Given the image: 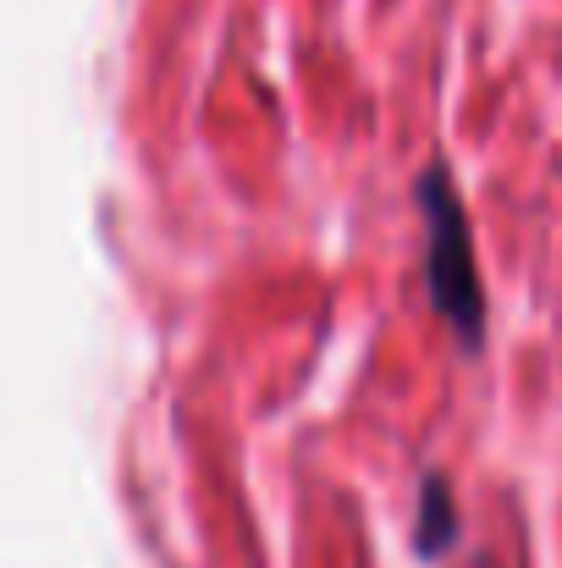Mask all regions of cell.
I'll use <instances>...</instances> for the list:
<instances>
[{
    "label": "cell",
    "mask_w": 562,
    "mask_h": 568,
    "mask_svg": "<svg viewBox=\"0 0 562 568\" xmlns=\"http://www.w3.org/2000/svg\"><path fill=\"white\" fill-rule=\"evenodd\" d=\"M413 193H419V210H425V282H430V298H436L441 321L452 326L458 348L480 354V343H486V287H480V271H474V237H469L463 199H458L441 161L419 172Z\"/></svg>",
    "instance_id": "cell-1"
},
{
    "label": "cell",
    "mask_w": 562,
    "mask_h": 568,
    "mask_svg": "<svg viewBox=\"0 0 562 568\" xmlns=\"http://www.w3.org/2000/svg\"><path fill=\"white\" fill-rule=\"evenodd\" d=\"M458 536V514H452V491L441 475H425L419 486V519H413V547L419 558H441Z\"/></svg>",
    "instance_id": "cell-2"
}]
</instances>
